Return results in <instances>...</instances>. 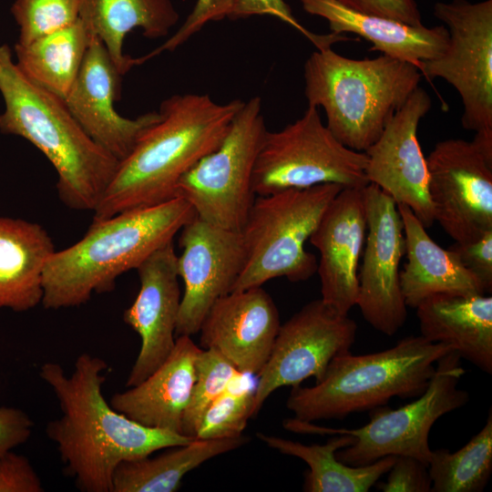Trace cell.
<instances>
[{"label": "cell", "mask_w": 492, "mask_h": 492, "mask_svg": "<svg viewBox=\"0 0 492 492\" xmlns=\"http://www.w3.org/2000/svg\"><path fill=\"white\" fill-rule=\"evenodd\" d=\"M433 12L446 26L448 46L417 67L457 91L465 129L492 135V0L436 2Z\"/></svg>", "instance_id": "11"}, {"label": "cell", "mask_w": 492, "mask_h": 492, "mask_svg": "<svg viewBox=\"0 0 492 492\" xmlns=\"http://www.w3.org/2000/svg\"><path fill=\"white\" fill-rule=\"evenodd\" d=\"M235 0H198L177 32L149 54L135 58L136 66L166 51H174L198 33L207 23L228 18Z\"/></svg>", "instance_id": "34"}, {"label": "cell", "mask_w": 492, "mask_h": 492, "mask_svg": "<svg viewBox=\"0 0 492 492\" xmlns=\"http://www.w3.org/2000/svg\"><path fill=\"white\" fill-rule=\"evenodd\" d=\"M34 422L23 410L0 406V454L25 444L33 433Z\"/></svg>", "instance_id": "40"}, {"label": "cell", "mask_w": 492, "mask_h": 492, "mask_svg": "<svg viewBox=\"0 0 492 492\" xmlns=\"http://www.w3.org/2000/svg\"><path fill=\"white\" fill-rule=\"evenodd\" d=\"M248 437L198 439L169 451L120 463L112 478L111 492H175L189 472L219 455L232 451Z\"/></svg>", "instance_id": "28"}, {"label": "cell", "mask_w": 492, "mask_h": 492, "mask_svg": "<svg viewBox=\"0 0 492 492\" xmlns=\"http://www.w3.org/2000/svg\"><path fill=\"white\" fill-rule=\"evenodd\" d=\"M108 368L104 359L82 353L70 375L54 362L39 369L61 411L46 424V436L56 444L66 474L83 492H111L120 463L195 439L144 426L115 410L102 392Z\"/></svg>", "instance_id": "1"}, {"label": "cell", "mask_w": 492, "mask_h": 492, "mask_svg": "<svg viewBox=\"0 0 492 492\" xmlns=\"http://www.w3.org/2000/svg\"><path fill=\"white\" fill-rule=\"evenodd\" d=\"M80 19L104 44L123 76L136 66L123 52L125 36L140 28L151 39L167 36L179 20L171 0H82Z\"/></svg>", "instance_id": "26"}, {"label": "cell", "mask_w": 492, "mask_h": 492, "mask_svg": "<svg viewBox=\"0 0 492 492\" xmlns=\"http://www.w3.org/2000/svg\"><path fill=\"white\" fill-rule=\"evenodd\" d=\"M281 323L270 294L252 287L220 298L199 333L202 349H212L244 374H258L266 364Z\"/></svg>", "instance_id": "20"}, {"label": "cell", "mask_w": 492, "mask_h": 492, "mask_svg": "<svg viewBox=\"0 0 492 492\" xmlns=\"http://www.w3.org/2000/svg\"><path fill=\"white\" fill-rule=\"evenodd\" d=\"M195 216L187 200L175 197L93 220L81 240L48 259L41 304L49 310L78 307L94 293L113 291L120 275L172 242Z\"/></svg>", "instance_id": "3"}, {"label": "cell", "mask_w": 492, "mask_h": 492, "mask_svg": "<svg viewBox=\"0 0 492 492\" xmlns=\"http://www.w3.org/2000/svg\"><path fill=\"white\" fill-rule=\"evenodd\" d=\"M82 0H15L10 12L19 27L15 44L35 39L75 24L80 17Z\"/></svg>", "instance_id": "32"}, {"label": "cell", "mask_w": 492, "mask_h": 492, "mask_svg": "<svg viewBox=\"0 0 492 492\" xmlns=\"http://www.w3.org/2000/svg\"><path fill=\"white\" fill-rule=\"evenodd\" d=\"M402 219L406 262L400 271V288L406 307L415 309L436 294H485L481 282L447 249L429 236L410 208L397 205Z\"/></svg>", "instance_id": "23"}, {"label": "cell", "mask_w": 492, "mask_h": 492, "mask_svg": "<svg viewBox=\"0 0 492 492\" xmlns=\"http://www.w3.org/2000/svg\"><path fill=\"white\" fill-rule=\"evenodd\" d=\"M200 349L191 336H178L172 352L160 366L137 385L114 394L109 404L139 425L182 435V420Z\"/></svg>", "instance_id": "21"}, {"label": "cell", "mask_w": 492, "mask_h": 492, "mask_svg": "<svg viewBox=\"0 0 492 492\" xmlns=\"http://www.w3.org/2000/svg\"><path fill=\"white\" fill-rule=\"evenodd\" d=\"M272 15L290 25L306 36L317 49L332 46L333 44L348 40L343 35L330 33L317 35L303 27L294 17L290 6L284 0H235L233 8L228 18L235 20L248 18L252 15Z\"/></svg>", "instance_id": "35"}, {"label": "cell", "mask_w": 492, "mask_h": 492, "mask_svg": "<svg viewBox=\"0 0 492 492\" xmlns=\"http://www.w3.org/2000/svg\"><path fill=\"white\" fill-rule=\"evenodd\" d=\"M452 350L451 344L419 335L373 354L346 352L331 361L315 385L292 387L286 406L293 418L313 422L370 411L393 397H417L427 387L437 360Z\"/></svg>", "instance_id": "6"}, {"label": "cell", "mask_w": 492, "mask_h": 492, "mask_svg": "<svg viewBox=\"0 0 492 492\" xmlns=\"http://www.w3.org/2000/svg\"><path fill=\"white\" fill-rule=\"evenodd\" d=\"M177 258L173 243L169 242L136 269L139 291L124 312L123 319L139 335L141 344L127 378V387L146 379L165 362L175 346L181 300Z\"/></svg>", "instance_id": "18"}, {"label": "cell", "mask_w": 492, "mask_h": 492, "mask_svg": "<svg viewBox=\"0 0 492 492\" xmlns=\"http://www.w3.org/2000/svg\"><path fill=\"white\" fill-rule=\"evenodd\" d=\"M427 465L408 456H396L386 473V481L377 488L383 492H431L432 482Z\"/></svg>", "instance_id": "36"}, {"label": "cell", "mask_w": 492, "mask_h": 492, "mask_svg": "<svg viewBox=\"0 0 492 492\" xmlns=\"http://www.w3.org/2000/svg\"><path fill=\"white\" fill-rule=\"evenodd\" d=\"M436 364L427 387L415 401L396 409L384 405L374 408L369 422L362 427L331 428L295 418L285 420L283 425L296 433L354 436L353 445L335 454L348 466L369 465L387 456H408L428 466L432 451L428 438L433 425L469 400L468 393L457 387L466 372L459 354L452 350Z\"/></svg>", "instance_id": "8"}, {"label": "cell", "mask_w": 492, "mask_h": 492, "mask_svg": "<svg viewBox=\"0 0 492 492\" xmlns=\"http://www.w3.org/2000/svg\"><path fill=\"white\" fill-rule=\"evenodd\" d=\"M343 188L327 183L256 196L241 231L245 263L231 292L274 278L292 282L311 278L318 261L305 250V242Z\"/></svg>", "instance_id": "7"}, {"label": "cell", "mask_w": 492, "mask_h": 492, "mask_svg": "<svg viewBox=\"0 0 492 492\" xmlns=\"http://www.w3.org/2000/svg\"><path fill=\"white\" fill-rule=\"evenodd\" d=\"M364 187L343 188L309 241L320 253L316 272L322 301L340 314L356 305L358 269L366 231Z\"/></svg>", "instance_id": "19"}, {"label": "cell", "mask_w": 492, "mask_h": 492, "mask_svg": "<svg viewBox=\"0 0 492 492\" xmlns=\"http://www.w3.org/2000/svg\"><path fill=\"white\" fill-rule=\"evenodd\" d=\"M342 5L365 14L393 18L409 25H422L415 0H337Z\"/></svg>", "instance_id": "39"}, {"label": "cell", "mask_w": 492, "mask_h": 492, "mask_svg": "<svg viewBox=\"0 0 492 492\" xmlns=\"http://www.w3.org/2000/svg\"><path fill=\"white\" fill-rule=\"evenodd\" d=\"M461 264L482 284L485 292L492 290V230L468 242H456L447 247Z\"/></svg>", "instance_id": "37"}, {"label": "cell", "mask_w": 492, "mask_h": 492, "mask_svg": "<svg viewBox=\"0 0 492 492\" xmlns=\"http://www.w3.org/2000/svg\"><path fill=\"white\" fill-rule=\"evenodd\" d=\"M122 75L102 41L92 36L80 71L65 102L84 131L118 161L133 149L140 136L160 118L159 111L131 119L119 115Z\"/></svg>", "instance_id": "17"}, {"label": "cell", "mask_w": 492, "mask_h": 492, "mask_svg": "<svg viewBox=\"0 0 492 492\" xmlns=\"http://www.w3.org/2000/svg\"><path fill=\"white\" fill-rule=\"evenodd\" d=\"M421 76L406 61L383 54L353 59L328 46L304 63V95L308 106L324 110L326 127L338 141L364 152L419 87Z\"/></svg>", "instance_id": "5"}, {"label": "cell", "mask_w": 492, "mask_h": 492, "mask_svg": "<svg viewBox=\"0 0 492 492\" xmlns=\"http://www.w3.org/2000/svg\"><path fill=\"white\" fill-rule=\"evenodd\" d=\"M243 103L220 104L207 94L194 93L163 100L160 118L119 161L93 220L175 198L180 178L220 145Z\"/></svg>", "instance_id": "2"}, {"label": "cell", "mask_w": 492, "mask_h": 492, "mask_svg": "<svg viewBox=\"0 0 492 492\" xmlns=\"http://www.w3.org/2000/svg\"><path fill=\"white\" fill-rule=\"evenodd\" d=\"M302 9L327 21L331 33H351L372 43L373 51L418 65L441 56L449 43L445 26L426 27L353 10L337 0H299Z\"/></svg>", "instance_id": "22"}, {"label": "cell", "mask_w": 492, "mask_h": 492, "mask_svg": "<svg viewBox=\"0 0 492 492\" xmlns=\"http://www.w3.org/2000/svg\"><path fill=\"white\" fill-rule=\"evenodd\" d=\"M92 34L79 19L31 43L15 45V64L32 82L65 99L80 71Z\"/></svg>", "instance_id": "29"}, {"label": "cell", "mask_w": 492, "mask_h": 492, "mask_svg": "<svg viewBox=\"0 0 492 492\" xmlns=\"http://www.w3.org/2000/svg\"><path fill=\"white\" fill-rule=\"evenodd\" d=\"M239 383L223 392L207 408L196 438H230L242 435L248 420L253 417L254 389L249 384L239 388Z\"/></svg>", "instance_id": "33"}, {"label": "cell", "mask_w": 492, "mask_h": 492, "mask_svg": "<svg viewBox=\"0 0 492 492\" xmlns=\"http://www.w3.org/2000/svg\"><path fill=\"white\" fill-rule=\"evenodd\" d=\"M364 198L367 231L356 305L373 328L392 336L407 316L399 270L405 252L403 222L395 200L376 185L368 183Z\"/></svg>", "instance_id": "14"}, {"label": "cell", "mask_w": 492, "mask_h": 492, "mask_svg": "<svg viewBox=\"0 0 492 492\" xmlns=\"http://www.w3.org/2000/svg\"><path fill=\"white\" fill-rule=\"evenodd\" d=\"M55 251L40 224L0 217V310L23 313L41 304L44 270Z\"/></svg>", "instance_id": "25"}, {"label": "cell", "mask_w": 492, "mask_h": 492, "mask_svg": "<svg viewBox=\"0 0 492 492\" xmlns=\"http://www.w3.org/2000/svg\"><path fill=\"white\" fill-rule=\"evenodd\" d=\"M357 324L322 299L302 307L280 326L270 356L257 374L253 416L272 392L297 386L309 377L320 382L331 361L354 344Z\"/></svg>", "instance_id": "13"}, {"label": "cell", "mask_w": 492, "mask_h": 492, "mask_svg": "<svg viewBox=\"0 0 492 492\" xmlns=\"http://www.w3.org/2000/svg\"><path fill=\"white\" fill-rule=\"evenodd\" d=\"M43 482L29 459L13 452L0 454V492H43Z\"/></svg>", "instance_id": "38"}, {"label": "cell", "mask_w": 492, "mask_h": 492, "mask_svg": "<svg viewBox=\"0 0 492 492\" xmlns=\"http://www.w3.org/2000/svg\"><path fill=\"white\" fill-rule=\"evenodd\" d=\"M177 258L184 284L176 337L198 333L212 305L231 292L246 258L241 231L210 224L197 216L180 230Z\"/></svg>", "instance_id": "15"}, {"label": "cell", "mask_w": 492, "mask_h": 492, "mask_svg": "<svg viewBox=\"0 0 492 492\" xmlns=\"http://www.w3.org/2000/svg\"><path fill=\"white\" fill-rule=\"evenodd\" d=\"M246 375L217 351L201 348L195 361V380L183 416L181 434L195 437L207 408Z\"/></svg>", "instance_id": "31"}, {"label": "cell", "mask_w": 492, "mask_h": 492, "mask_svg": "<svg viewBox=\"0 0 492 492\" xmlns=\"http://www.w3.org/2000/svg\"><path fill=\"white\" fill-rule=\"evenodd\" d=\"M0 132L37 148L57 173V194L67 208L94 211L119 161L97 145L70 113L65 99L28 79L0 45Z\"/></svg>", "instance_id": "4"}, {"label": "cell", "mask_w": 492, "mask_h": 492, "mask_svg": "<svg viewBox=\"0 0 492 492\" xmlns=\"http://www.w3.org/2000/svg\"><path fill=\"white\" fill-rule=\"evenodd\" d=\"M364 152L338 141L308 106L303 115L278 131H266L252 177L256 196L333 183L364 187L369 181Z\"/></svg>", "instance_id": "10"}, {"label": "cell", "mask_w": 492, "mask_h": 492, "mask_svg": "<svg viewBox=\"0 0 492 492\" xmlns=\"http://www.w3.org/2000/svg\"><path fill=\"white\" fill-rule=\"evenodd\" d=\"M425 159L435 221L456 242L491 231L492 146L448 138Z\"/></svg>", "instance_id": "12"}, {"label": "cell", "mask_w": 492, "mask_h": 492, "mask_svg": "<svg viewBox=\"0 0 492 492\" xmlns=\"http://www.w3.org/2000/svg\"><path fill=\"white\" fill-rule=\"evenodd\" d=\"M431 492H481L492 472V413L483 428L461 449L431 451Z\"/></svg>", "instance_id": "30"}, {"label": "cell", "mask_w": 492, "mask_h": 492, "mask_svg": "<svg viewBox=\"0 0 492 492\" xmlns=\"http://www.w3.org/2000/svg\"><path fill=\"white\" fill-rule=\"evenodd\" d=\"M431 106L430 96L418 87L390 118L379 138L364 151L369 183L379 187L396 205L410 208L425 229L434 224L435 218L428 194L426 159L417 129Z\"/></svg>", "instance_id": "16"}, {"label": "cell", "mask_w": 492, "mask_h": 492, "mask_svg": "<svg viewBox=\"0 0 492 492\" xmlns=\"http://www.w3.org/2000/svg\"><path fill=\"white\" fill-rule=\"evenodd\" d=\"M268 446L292 456L309 466L303 490L308 492H367L392 467L395 456H387L359 466L343 464L336 451L354 444V437L345 434L332 435L323 445L300 442L258 433Z\"/></svg>", "instance_id": "27"}, {"label": "cell", "mask_w": 492, "mask_h": 492, "mask_svg": "<svg viewBox=\"0 0 492 492\" xmlns=\"http://www.w3.org/2000/svg\"><path fill=\"white\" fill-rule=\"evenodd\" d=\"M421 335L451 344L466 359L492 374V297L436 294L416 308Z\"/></svg>", "instance_id": "24"}, {"label": "cell", "mask_w": 492, "mask_h": 492, "mask_svg": "<svg viewBox=\"0 0 492 492\" xmlns=\"http://www.w3.org/2000/svg\"><path fill=\"white\" fill-rule=\"evenodd\" d=\"M267 129L261 99L244 102L220 145L179 180L176 197L214 226L241 231L256 198L252 177Z\"/></svg>", "instance_id": "9"}]
</instances>
